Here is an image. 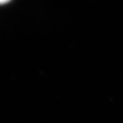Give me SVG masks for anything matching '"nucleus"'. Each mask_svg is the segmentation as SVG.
<instances>
[{
    "mask_svg": "<svg viewBox=\"0 0 123 123\" xmlns=\"http://www.w3.org/2000/svg\"><path fill=\"white\" fill-rule=\"evenodd\" d=\"M11 0H0V4H4V3H7L9 2Z\"/></svg>",
    "mask_w": 123,
    "mask_h": 123,
    "instance_id": "nucleus-1",
    "label": "nucleus"
}]
</instances>
